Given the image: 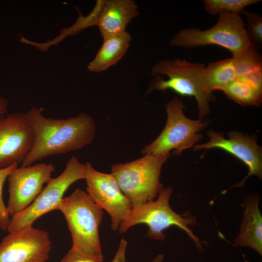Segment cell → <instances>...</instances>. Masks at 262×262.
<instances>
[{"label":"cell","mask_w":262,"mask_h":262,"mask_svg":"<svg viewBox=\"0 0 262 262\" xmlns=\"http://www.w3.org/2000/svg\"><path fill=\"white\" fill-rule=\"evenodd\" d=\"M26 115L34 132V142L22 162V167L50 156L80 149L90 144L95 136V122L85 113L56 119L44 116L41 108L33 107Z\"/></svg>","instance_id":"obj_1"},{"label":"cell","mask_w":262,"mask_h":262,"mask_svg":"<svg viewBox=\"0 0 262 262\" xmlns=\"http://www.w3.org/2000/svg\"><path fill=\"white\" fill-rule=\"evenodd\" d=\"M205 65L186 60H161L151 68L152 80L146 95L154 90H171L182 96L195 97L200 118L208 115L210 102L215 99L213 93L205 88L204 81Z\"/></svg>","instance_id":"obj_2"},{"label":"cell","mask_w":262,"mask_h":262,"mask_svg":"<svg viewBox=\"0 0 262 262\" xmlns=\"http://www.w3.org/2000/svg\"><path fill=\"white\" fill-rule=\"evenodd\" d=\"M172 194L171 187L163 188L154 200L132 207L130 215L120 226L119 233L122 234L130 228L143 224L148 227L147 237L163 241L166 238L164 231L175 226L184 230L196 246L202 249L199 239L189 227L197 224L196 217L191 214H179L174 211L169 204Z\"/></svg>","instance_id":"obj_3"},{"label":"cell","mask_w":262,"mask_h":262,"mask_svg":"<svg viewBox=\"0 0 262 262\" xmlns=\"http://www.w3.org/2000/svg\"><path fill=\"white\" fill-rule=\"evenodd\" d=\"M64 214L70 232L71 247L94 253H102L99 227L103 210L87 192L78 188L64 197L56 209Z\"/></svg>","instance_id":"obj_4"},{"label":"cell","mask_w":262,"mask_h":262,"mask_svg":"<svg viewBox=\"0 0 262 262\" xmlns=\"http://www.w3.org/2000/svg\"><path fill=\"white\" fill-rule=\"evenodd\" d=\"M169 155L146 154L126 163L113 165L111 173L132 207L154 200L164 188L161 169Z\"/></svg>","instance_id":"obj_5"},{"label":"cell","mask_w":262,"mask_h":262,"mask_svg":"<svg viewBox=\"0 0 262 262\" xmlns=\"http://www.w3.org/2000/svg\"><path fill=\"white\" fill-rule=\"evenodd\" d=\"M216 23L211 28L202 31L186 28L180 31L170 41L173 47L194 48L217 45L229 50L234 55L251 43L246 24L239 15L221 11Z\"/></svg>","instance_id":"obj_6"},{"label":"cell","mask_w":262,"mask_h":262,"mask_svg":"<svg viewBox=\"0 0 262 262\" xmlns=\"http://www.w3.org/2000/svg\"><path fill=\"white\" fill-rule=\"evenodd\" d=\"M183 108L182 102L177 98L166 103L165 126L158 137L141 150L143 154L170 156V151L173 150V154L179 155L201 140L202 135L198 132L209 122L187 117Z\"/></svg>","instance_id":"obj_7"},{"label":"cell","mask_w":262,"mask_h":262,"mask_svg":"<svg viewBox=\"0 0 262 262\" xmlns=\"http://www.w3.org/2000/svg\"><path fill=\"white\" fill-rule=\"evenodd\" d=\"M85 164L72 156L64 171L57 177L51 178L33 203L11 218L7 231L12 232L32 225L38 218L56 210L66 191L75 182L84 179Z\"/></svg>","instance_id":"obj_8"},{"label":"cell","mask_w":262,"mask_h":262,"mask_svg":"<svg viewBox=\"0 0 262 262\" xmlns=\"http://www.w3.org/2000/svg\"><path fill=\"white\" fill-rule=\"evenodd\" d=\"M85 164L87 193L100 208L110 214L111 229L117 230L130 215L132 204L111 173L98 171L89 162Z\"/></svg>","instance_id":"obj_9"},{"label":"cell","mask_w":262,"mask_h":262,"mask_svg":"<svg viewBox=\"0 0 262 262\" xmlns=\"http://www.w3.org/2000/svg\"><path fill=\"white\" fill-rule=\"evenodd\" d=\"M55 170L51 163H39L17 167L11 171L7 177L9 199L6 206L10 216L22 211L33 203Z\"/></svg>","instance_id":"obj_10"},{"label":"cell","mask_w":262,"mask_h":262,"mask_svg":"<svg viewBox=\"0 0 262 262\" xmlns=\"http://www.w3.org/2000/svg\"><path fill=\"white\" fill-rule=\"evenodd\" d=\"M48 232L25 227L9 232L0 243V262H46L51 249Z\"/></svg>","instance_id":"obj_11"},{"label":"cell","mask_w":262,"mask_h":262,"mask_svg":"<svg viewBox=\"0 0 262 262\" xmlns=\"http://www.w3.org/2000/svg\"><path fill=\"white\" fill-rule=\"evenodd\" d=\"M5 115H0V169L22 163L34 142L26 113Z\"/></svg>","instance_id":"obj_12"},{"label":"cell","mask_w":262,"mask_h":262,"mask_svg":"<svg viewBox=\"0 0 262 262\" xmlns=\"http://www.w3.org/2000/svg\"><path fill=\"white\" fill-rule=\"evenodd\" d=\"M207 135L209 141L204 144L195 145V150L217 148L225 150L243 162L248 168V175L236 186H242L251 175L261 179L262 177V154L261 147L255 138L244 135L240 132L230 131L228 138L223 133L210 130Z\"/></svg>","instance_id":"obj_13"},{"label":"cell","mask_w":262,"mask_h":262,"mask_svg":"<svg viewBox=\"0 0 262 262\" xmlns=\"http://www.w3.org/2000/svg\"><path fill=\"white\" fill-rule=\"evenodd\" d=\"M133 0H106L98 17L96 25L102 38L122 34L131 20L139 12Z\"/></svg>","instance_id":"obj_14"},{"label":"cell","mask_w":262,"mask_h":262,"mask_svg":"<svg viewBox=\"0 0 262 262\" xmlns=\"http://www.w3.org/2000/svg\"><path fill=\"white\" fill-rule=\"evenodd\" d=\"M259 197H247L244 202V212L239 233L235 244L253 249L262 255V216L259 208Z\"/></svg>","instance_id":"obj_15"},{"label":"cell","mask_w":262,"mask_h":262,"mask_svg":"<svg viewBox=\"0 0 262 262\" xmlns=\"http://www.w3.org/2000/svg\"><path fill=\"white\" fill-rule=\"evenodd\" d=\"M131 40L127 32L103 38L102 44L87 66L94 72H101L116 64L126 53Z\"/></svg>","instance_id":"obj_16"},{"label":"cell","mask_w":262,"mask_h":262,"mask_svg":"<svg viewBox=\"0 0 262 262\" xmlns=\"http://www.w3.org/2000/svg\"><path fill=\"white\" fill-rule=\"evenodd\" d=\"M237 78L232 57L210 63L206 66L204 81L206 90L213 93L221 90Z\"/></svg>","instance_id":"obj_17"},{"label":"cell","mask_w":262,"mask_h":262,"mask_svg":"<svg viewBox=\"0 0 262 262\" xmlns=\"http://www.w3.org/2000/svg\"><path fill=\"white\" fill-rule=\"evenodd\" d=\"M221 90L228 98L243 106H260L262 103V91L237 78Z\"/></svg>","instance_id":"obj_18"},{"label":"cell","mask_w":262,"mask_h":262,"mask_svg":"<svg viewBox=\"0 0 262 262\" xmlns=\"http://www.w3.org/2000/svg\"><path fill=\"white\" fill-rule=\"evenodd\" d=\"M104 0H98L96 6L87 16H79L78 20L74 25L67 29H61V33L59 35L52 41L47 42L44 44L37 43L34 42L27 40V44H30L39 48L40 49L45 50L50 46L57 44L61 41L67 35H73L77 33L81 30L89 26L96 25L97 21L104 3Z\"/></svg>","instance_id":"obj_19"},{"label":"cell","mask_w":262,"mask_h":262,"mask_svg":"<svg viewBox=\"0 0 262 262\" xmlns=\"http://www.w3.org/2000/svg\"><path fill=\"white\" fill-rule=\"evenodd\" d=\"M237 78L262 70V58L256 48L250 45L232 55Z\"/></svg>","instance_id":"obj_20"},{"label":"cell","mask_w":262,"mask_h":262,"mask_svg":"<svg viewBox=\"0 0 262 262\" xmlns=\"http://www.w3.org/2000/svg\"><path fill=\"white\" fill-rule=\"evenodd\" d=\"M204 8L206 12L215 15L221 11L234 14L239 13L248 6L259 2L260 0H204Z\"/></svg>","instance_id":"obj_21"},{"label":"cell","mask_w":262,"mask_h":262,"mask_svg":"<svg viewBox=\"0 0 262 262\" xmlns=\"http://www.w3.org/2000/svg\"><path fill=\"white\" fill-rule=\"evenodd\" d=\"M246 17V30L251 44L256 48L262 45V17L257 13L243 10Z\"/></svg>","instance_id":"obj_22"},{"label":"cell","mask_w":262,"mask_h":262,"mask_svg":"<svg viewBox=\"0 0 262 262\" xmlns=\"http://www.w3.org/2000/svg\"><path fill=\"white\" fill-rule=\"evenodd\" d=\"M17 166L18 164L15 163L5 168L0 169V228L3 230H7L11 220V217L3 199V187L10 173Z\"/></svg>","instance_id":"obj_23"},{"label":"cell","mask_w":262,"mask_h":262,"mask_svg":"<svg viewBox=\"0 0 262 262\" xmlns=\"http://www.w3.org/2000/svg\"><path fill=\"white\" fill-rule=\"evenodd\" d=\"M60 262H103L102 253H94L71 247Z\"/></svg>","instance_id":"obj_24"},{"label":"cell","mask_w":262,"mask_h":262,"mask_svg":"<svg viewBox=\"0 0 262 262\" xmlns=\"http://www.w3.org/2000/svg\"><path fill=\"white\" fill-rule=\"evenodd\" d=\"M128 242L125 239H121L117 250L111 262H126V252Z\"/></svg>","instance_id":"obj_25"},{"label":"cell","mask_w":262,"mask_h":262,"mask_svg":"<svg viewBox=\"0 0 262 262\" xmlns=\"http://www.w3.org/2000/svg\"><path fill=\"white\" fill-rule=\"evenodd\" d=\"M8 102L6 98L0 97V115H5L7 112Z\"/></svg>","instance_id":"obj_26"},{"label":"cell","mask_w":262,"mask_h":262,"mask_svg":"<svg viewBox=\"0 0 262 262\" xmlns=\"http://www.w3.org/2000/svg\"><path fill=\"white\" fill-rule=\"evenodd\" d=\"M164 256L162 254H160L156 256L151 262H163Z\"/></svg>","instance_id":"obj_27"}]
</instances>
